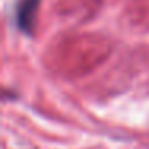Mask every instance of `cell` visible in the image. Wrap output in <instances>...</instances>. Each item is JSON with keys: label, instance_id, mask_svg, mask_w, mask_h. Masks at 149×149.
Masks as SVG:
<instances>
[{"label": "cell", "instance_id": "6da1fadb", "mask_svg": "<svg viewBox=\"0 0 149 149\" xmlns=\"http://www.w3.org/2000/svg\"><path fill=\"white\" fill-rule=\"evenodd\" d=\"M40 0H19L16 5V24L23 32L32 34Z\"/></svg>", "mask_w": 149, "mask_h": 149}]
</instances>
